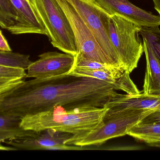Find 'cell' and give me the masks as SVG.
Returning a JSON list of instances; mask_svg holds the SVG:
<instances>
[{
  "instance_id": "cell-3",
  "label": "cell",
  "mask_w": 160,
  "mask_h": 160,
  "mask_svg": "<svg viewBox=\"0 0 160 160\" xmlns=\"http://www.w3.org/2000/svg\"><path fill=\"white\" fill-rule=\"evenodd\" d=\"M153 111L149 110L108 109L99 126L78 137H72L65 142L68 145L82 147L100 145L110 139L127 135L131 128Z\"/></svg>"
},
{
  "instance_id": "cell-5",
  "label": "cell",
  "mask_w": 160,
  "mask_h": 160,
  "mask_svg": "<svg viewBox=\"0 0 160 160\" xmlns=\"http://www.w3.org/2000/svg\"><path fill=\"white\" fill-rule=\"evenodd\" d=\"M31 4L45 24L54 48L75 55L78 45L70 22L57 0H31Z\"/></svg>"
},
{
  "instance_id": "cell-4",
  "label": "cell",
  "mask_w": 160,
  "mask_h": 160,
  "mask_svg": "<svg viewBox=\"0 0 160 160\" xmlns=\"http://www.w3.org/2000/svg\"><path fill=\"white\" fill-rule=\"evenodd\" d=\"M142 27L126 18L114 14L110 17L109 37L125 71L131 73L138 66L144 53L140 36Z\"/></svg>"
},
{
  "instance_id": "cell-20",
  "label": "cell",
  "mask_w": 160,
  "mask_h": 160,
  "mask_svg": "<svg viewBox=\"0 0 160 160\" xmlns=\"http://www.w3.org/2000/svg\"><path fill=\"white\" fill-rule=\"evenodd\" d=\"M75 63H74L73 68L81 67L90 69H106L116 68L111 66L105 64H102V63L96 62L94 60L88 59V58L83 56L80 53L77 54L75 55Z\"/></svg>"
},
{
  "instance_id": "cell-26",
  "label": "cell",
  "mask_w": 160,
  "mask_h": 160,
  "mask_svg": "<svg viewBox=\"0 0 160 160\" xmlns=\"http://www.w3.org/2000/svg\"><path fill=\"white\" fill-rule=\"evenodd\" d=\"M0 150H6V151H10V150H16L15 148L12 147H6L0 145Z\"/></svg>"
},
{
  "instance_id": "cell-21",
  "label": "cell",
  "mask_w": 160,
  "mask_h": 160,
  "mask_svg": "<svg viewBox=\"0 0 160 160\" xmlns=\"http://www.w3.org/2000/svg\"><path fill=\"white\" fill-rule=\"evenodd\" d=\"M25 70L17 68L8 67L0 65L1 79H23L26 78Z\"/></svg>"
},
{
  "instance_id": "cell-24",
  "label": "cell",
  "mask_w": 160,
  "mask_h": 160,
  "mask_svg": "<svg viewBox=\"0 0 160 160\" xmlns=\"http://www.w3.org/2000/svg\"><path fill=\"white\" fill-rule=\"evenodd\" d=\"M0 50L4 51H12L7 40L0 30Z\"/></svg>"
},
{
  "instance_id": "cell-25",
  "label": "cell",
  "mask_w": 160,
  "mask_h": 160,
  "mask_svg": "<svg viewBox=\"0 0 160 160\" xmlns=\"http://www.w3.org/2000/svg\"><path fill=\"white\" fill-rule=\"evenodd\" d=\"M154 3V8L160 16V0H152Z\"/></svg>"
},
{
  "instance_id": "cell-2",
  "label": "cell",
  "mask_w": 160,
  "mask_h": 160,
  "mask_svg": "<svg viewBox=\"0 0 160 160\" xmlns=\"http://www.w3.org/2000/svg\"><path fill=\"white\" fill-rule=\"evenodd\" d=\"M108 109L104 106L66 110L56 106L23 117L21 126L24 129L35 131L53 129L78 137L99 126Z\"/></svg>"
},
{
  "instance_id": "cell-23",
  "label": "cell",
  "mask_w": 160,
  "mask_h": 160,
  "mask_svg": "<svg viewBox=\"0 0 160 160\" xmlns=\"http://www.w3.org/2000/svg\"><path fill=\"white\" fill-rule=\"evenodd\" d=\"M140 121L145 123H157L160 124V110L152 111Z\"/></svg>"
},
{
  "instance_id": "cell-7",
  "label": "cell",
  "mask_w": 160,
  "mask_h": 160,
  "mask_svg": "<svg viewBox=\"0 0 160 160\" xmlns=\"http://www.w3.org/2000/svg\"><path fill=\"white\" fill-rule=\"evenodd\" d=\"M57 1L70 22L78 45V53L88 59L116 68L73 6L67 0Z\"/></svg>"
},
{
  "instance_id": "cell-11",
  "label": "cell",
  "mask_w": 160,
  "mask_h": 160,
  "mask_svg": "<svg viewBox=\"0 0 160 160\" xmlns=\"http://www.w3.org/2000/svg\"><path fill=\"white\" fill-rule=\"evenodd\" d=\"M130 74L116 68L90 69L74 67L67 75L95 78L110 84L116 90H121L129 95L140 94L141 91L132 80Z\"/></svg>"
},
{
  "instance_id": "cell-14",
  "label": "cell",
  "mask_w": 160,
  "mask_h": 160,
  "mask_svg": "<svg viewBox=\"0 0 160 160\" xmlns=\"http://www.w3.org/2000/svg\"><path fill=\"white\" fill-rule=\"evenodd\" d=\"M142 39L147 61L143 93L160 95V62L147 42Z\"/></svg>"
},
{
  "instance_id": "cell-15",
  "label": "cell",
  "mask_w": 160,
  "mask_h": 160,
  "mask_svg": "<svg viewBox=\"0 0 160 160\" xmlns=\"http://www.w3.org/2000/svg\"><path fill=\"white\" fill-rule=\"evenodd\" d=\"M22 117L0 111V143L26 137L34 131L25 130L21 126Z\"/></svg>"
},
{
  "instance_id": "cell-18",
  "label": "cell",
  "mask_w": 160,
  "mask_h": 160,
  "mask_svg": "<svg viewBox=\"0 0 160 160\" xmlns=\"http://www.w3.org/2000/svg\"><path fill=\"white\" fill-rule=\"evenodd\" d=\"M18 14L10 0H0V26L7 29L17 22Z\"/></svg>"
},
{
  "instance_id": "cell-22",
  "label": "cell",
  "mask_w": 160,
  "mask_h": 160,
  "mask_svg": "<svg viewBox=\"0 0 160 160\" xmlns=\"http://www.w3.org/2000/svg\"><path fill=\"white\" fill-rule=\"evenodd\" d=\"M23 79H1L0 78V97L22 82Z\"/></svg>"
},
{
  "instance_id": "cell-16",
  "label": "cell",
  "mask_w": 160,
  "mask_h": 160,
  "mask_svg": "<svg viewBox=\"0 0 160 160\" xmlns=\"http://www.w3.org/2000/svg\"><path fill=\"white\" fill-rule=\"evenodd\" d=\"M127 135L152 146H160V124L140 121L128 131Z\"/></svg>"
},
{
  "instance_id": "cell-1",
  "label": "cell",
  "mask_w": 160,
  "mask_h": 160,
  "mask_svg": "<svg viewBox=\"0 0 160 160\" xmlns=\"http://www.w3.org/2000/svg\"><path fill=\"white\" fill-rule=\"evenodd\" d=\"M106 82L61 75L22 82L0 97V111L23 117L56 106L66 110L103 107L119 93Z\"/></svg>"
},
{
  "instance_id": "cell-13",
  "label": "cell",
  "mask_w": 160,
  "mask_h": 160,
  "mask_svg": "<svg viewBox=\"0 0 160 160\" xmlns=\"http://www.w3.org/2000/svg\"><path fill=\"white\" fill-rule=\"evenodd\" d=\"M112 111L126 110H160V95L140 94H118L105 105Z\"/></svg>"
},
{
  "instance_id": "cell-17",
  "label": "cell",
  "mask_w": 160,
  "mask_h": 160,
  "mask_svg": "<svg viewBox=\"0 0 160 160\" xmlns=\"http://www.w3.org/2000/svg\"><path fill=\"white\" fill-rule=\"evenodd\" d=\"M32 63L30 55L12 51L0 50V65L8 67L17 68L27 70Z\"/></svg>"
},
{
  "instance_id": "cell-6",
  "label": "cell",
  "mask_w": 160,
  "mask_h": 160,
  "mask_svg": "<svg viewBox=\"0 0 160 160\" xmlns=\"http://www.w3.org/2000/svg\"><path fill=\"white\" fill-rule=\"evenodd\" d=\"M74 8L114 66L125 71L109 37V23L111 15L96 0H67Z\"/></svg>"
},
{
  "instance_id": "cell-10",
  "label": "cell",
  "mask_w": 160,
  "mask_h": 160,
  "mask_svg": "<svg viewBox=\"0 0 160 160\" xmlns=\"http://www.w3.org/2000/svg\"><path fill=\"white\" fill-rule=\"evenodd\" d=\"M110 15L118 14L142 28L159 27L160 16L153 15L132 3L129 0H96Z\"/></svg>"
},
{
  "instance_id": "cell-19",
  "label": "cell",
  "mask_w": 160,
  "mask_h": 160,
  "mask_svg": "<svg viewBox=\"0 0 160 160\" xmlns=\"http://www.w3.org/2000/svg\"><path fill=\"white\" fill-rule=\"evenodd\" d=\"M140 36L148 43L160 62V29L159 27L142 28Z\"/></svg>"
},
{
  "instance_id": "cell-12",
  "label": "cell",
  "mask_w": 160,
  "mask_h": 160,
  "mask_svg": "<svg viewBox=\"0 0 160 160\" xmlns=\"http://www.w3.org/2000/svg\"><path fill=\"white\" fill-rule=\"evenodd\" d=\"M18 12L17 22L7 29L12 34H49L45 24L31 3L27 0H10Z\"/></svg>"
},
{
  "instance_id": "cell-8",
  "label": "cell",
  "mask_w": 160,
  "mask_h": 160,
  "mask_svg": "<svg viewBox=\"0 0 160 160\" xmlns=\"http://www.w3.org/2000/svg\"><path fill=\"white\" fill-rule=\"evenodd\" d=\"M73 136L72 134L48 129L40 131H34L32 134L26 137L12 139L5 142L16 150H74V147L65 144Z\"/></svg>"
},
{
  "instance_id": "cell-9",
  "label": "cell",
  "mask_w": 160,
  "mask_h": 160,
  "mask_svg": "<svg viewBox=\"0 0 160 160\" xmlns=\"http://www.w3.org/2000/svg\"><path fill=\"white\" fill-rule=\"evenodd\" d=\"M27 70L26 78L46 79L65 75L72 70L75 55L57 52H48L40 54Z\"/></svg>"
}]
</instances>
